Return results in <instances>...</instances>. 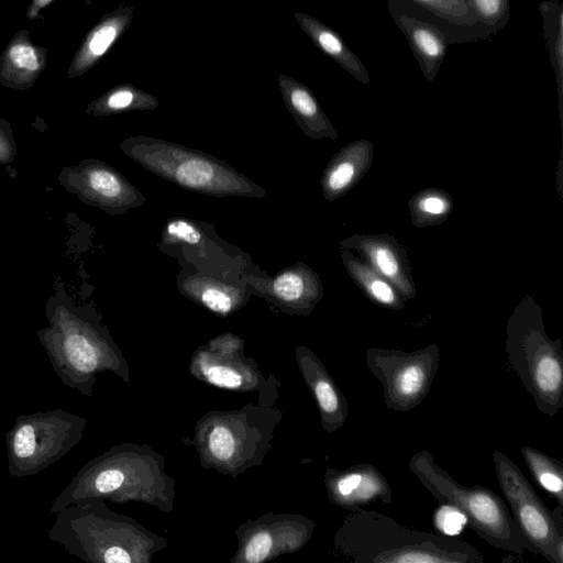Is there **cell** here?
Listing matches in <instances>:
<instances>
[{
	"instance_id": "1",
	"label": "cell",
	"mask_w": 563,
	"mask_h": 563,
	"mask_svg": "<svg viewBox=\"0 0 563 563\" xmlns=\"http://www.w3.org/2000/svg\"><path fill=\"white\" fill-rule=\"evenodd\" d=\"M45 317L48 325L37 330L36 336L65 386L90 397L102 372L130 383L128 362L92 303L75 302L63 284H55Z\"/></svg>"
},
{
	"instance_id": "2",
	"label": "cell",
	"mask_w": 563,
	"mask_h": 563,
	"mask_svg": "<svg viewBox=\"0 0 563 563\" xmlns=\"http://www.w3.org/2000/svg\"><path fill=\"white\" fill-rule=\"evenodd\" d=\"M164 456L147 445L121 443L92 457L73 476L49 507L55 515L87 497L113 503L141 501L170 511L174 481L164 467Z\"/></svg>"
},
{
	"instance_id": "3",
	"label": "cell",
	"mask_w": 563,
	"mask_h": 563,
	"mask_svg": "<svg viewBox=\"0 0 563 563\" xmlns=\"http://www.w3.org/2000/svg\"><path fill=\"white\" fill-rule=\"evenodd\" d=\"M334 550L356 563H484L470 543L401 526L375 510H352L334 536Z\"/></svg>"
},
{
	"instance_id": "4",
	"label": "cell",
	"mask_w": 563,
	"mask_h": 563,
	"mask_svg": "<svg viewBox=\"0 0 563 563\" xmlns=\"http://www.w3.org/2000/svg\"><path fill=\"white\" fill-rule=\"evenodd\" d=\"M47 539L87 563H150L167 545L165 538L112 511L99 497L76 500L56 512Z\"/></svg>"
},
{
	"instance_id": "5",
	"label": "cell",
	"mask_w": 563,
	"mask_h": 563,
	"mask_svg": "<svg viewBox=\"0 0 563 563\" xmlns=\"http://www.w3.org/2000/svg\"><path fill=\"white\" fill-rule=\"evenodd\" d=\"M282 417L272 406L252 404L210 411L197 421L194 437L185 443L196 448L202 468L236 477L262 464Z\"/></svg>"
},
{
	"instance_id": "6",
	"label": "cell",
	"mask_w": 563,
	"mask_h": 563,
	"mask_svg": "<svg viewBox=\"0 0 563 563\" xmlns=\"http://www.w3.org/2000/svg\"><path fill=\"white\" fill-rule=\"evenodd\" d=\"M505 352L537 408L554 417L563 407V350L561 339L545 332L540 306L527 296L506 327Z\"/></svg>"
},
{
	"instance_id": "7",
	"label": "cell",
	"mask_w": 563,
	"mask_h": 563,
	"mask_svg": "<svg viewBox=\"0 0 563 563\" xmlns=\"http://www.w3.org/2000/svg\"><path fill=\"white\" fill-rule=\"evenodd\" d=\"M408 465L435 499L461 510L468 527L490 547L523 554L527 544L507 505L497 494L482 485H462L426 450L416 452Z\"/></svg>"
},
{
	"instance_id": "8",
	"label": "cell",
	"mask_w": 563,
	"mask_h": 563,
	"mask_svg": "<svg viewBox=\"0 0 563 563\" xmlns=\"http://www.w3.org/2000/svg\"><path fill=\"white\" fill-rule=\"evenodd\" d=\"M121 150L151 173L185 189L213 197H262L263 188L228 164L183 145L152 139H130Z\"/></svg>"
},
{
	"instance_id": "9",
	"label": "cell",
	"mask_w": 563,
	"mask_h": 563,
	"mask_svg": "<svg viewBox=\"0 0 563 563\" xmlns=\"http://www.w3.org/2000/svg\"><path fill=\"white\" fill-rule=\"evenodd\" d=\"M86 426V418L60 408L15 417L5 433L9 474L26 477L48 468L81 441Z\"/></svg>"
},
{
	"instance_id": "10",
	"label": "cell",
	"mask_w": 563,
	"mask_h": 563,
	"mask_svg": "<svg viewBox=\"0 0 563 563\" xmlns=\"http://www.w3.org/2000/svg\"><path fill=\"white\" fill-rule=\"evenodd\" d=\"M496 476L527 550L550 563H563V525L528 482L522 471L499 450L493 452Z\"/></svg>"
},
{
	"instance_id": "11",
	"label": "cell",
	"mask_w": 563,
	"mask_h": 563,
	"mask_svg": "<svg viewBox=\"0 0 563 563\" xmlns=\"http://www.w3.org/2000/svg\"><path fill=\"white\" fill-rule=\"evenodd\" d=\"M369 372L380 382L387 408L406 412L420 405L431 390L440 365V349L429 344L412 352L371 347Z\"/></svg>"
},
{
	"instance_id": "12",
	"label": "cell",
	"mask_w": 563,
	"mask_h": 563,
	"mask_svg": "<svg viewBox=\"0 0 563 563\" xmlns=\"http://www.w3.org/2000/svg\"><path fill=\"white\" fill-rule=\"evenodd\" d=\"M189 372L198 380L218 388L239 391H261V405L273 406L277 399L275 376L265 379L258 364L244 355V342L223 333L199 346L191 355Z\"/></svg>"
},
{
	"instance_id": "13",
	"label": "cell",
	"mask_w": 563,
	"mask_h": 563,
	"mask_svg": "<svg viewBox=\"0 0 563 563\" xmlns=\"http://www.w3.org/2000/svg\"><path fill=\"white\" fill-rule=\"evenodd\" d=\"M314 521L301 515L265 514L241 525L232 563H263L299 551L310 540Z\"/></svg>"
},
{
	"instance_id": "14",
	"label": "cell",
	"mask_w": 563,
	"mask_h": 563,
	"mask_svg": "<svg viewBox=\"0 0 563 563\" xmlns=\"http://www.w3.org/2000/svg\"><path fill=\"white\" fill-rule=\"evenodd\" d=\"M58 183L80 201L112 214H123L144 201L142 194L107 163L86 158L60 169Z\"/></svg>"
},
{
	"instance_id": "15",
	"label": "cell",
	"mask_w": 563,
	"mask_h": 563,
	"mask_svg": "<svg viewBox=\"0 0 563 563\" xmlns=\"http://www.w3.org/2000/svg\"><path fill=\"white\" fill-rule=\"evenodd\" d=\"M340 246L356 251L361 258L386 278L406 300L416 297V284L407 251L393 235L356 233L341 240Z\"/></svg>"
},
{
	"instance_id": "16",
	"label": "cell",
	"mask_w": 563,
	"mask_h": 563,
	"mask_svg": "<svg viewBox=\"0 0 563 563\" xmlns=\"http://www.w3.org/2000/svg\"><path fill=\"white\" fill-rule=\"evenodd\" d=\"M324 484L331 503L351 511L375 501H391L389 483L368 463L354 464L343 470L329 467L324 473Z\"/></svg>"
},
{
	"instance_id": "17",
	"label": "cell",
	"mask_w": 563,
	"mask_h": 563,
	"mask_svg": "<svg viewBox=\"0 0 563 563\" xmlns=\"http://www.w3.org/2000/svg\"><path fill=\"white\" fill-rule=\"evenodd\" d=\"M295 360L316 400L322 429L329 433L336 431L344 426L349 413L345 395L321 360L310 349L298 346Z\"/></svg>"
},
{
	"instance_id": "18",
	"label": "cell",
	"mask_w": 563,
	"mask_h": 563,
	"mask_svg": "<svg viewBox=\"0 0 563 563\" xmlns=\"http://www.w3.org/2000/svg\"><path fill=\"white\" fill-rule=\"evenodd\" d=\"M388 12L408 41L427 81H433L450 44L446 35L433 23L416 16L387 1Z\"/></svg>"
},
{
	"instance_id": "19",
	"label": "cell",
	"mask_w": 563,
	"mask_h": 563,
	"mask_svg": "<svg viewBox=\"0 0 563 563\" xmlns=\"http://www.w3.org/2000/svg\"><path fill=\"white\" fill-rule=\"evenodd\" d=\"M402 10L435 24L450 44L478 41L467 0H388Z\"/></svg>"
},
{
	"instance_id": "20",
	"label": "cell",
	"mask_w": 563,
	"mask_h": 563,
	"mask_svg": "<svg viewBox=\"0 0 563 563\" xmlns=\"http://www.w3.org/2000/svg\"><path fill=\"white\" fill-rule=\"evenodd\" d=\"M372 162V142L357 140L346 144L333 156L322 174L323 197L332 201L349 192L368 172Z\"/></svg>"
},
{
	"instance_id": "21",
	"label": "cell",
	"mask_w": 563,
	"mask_h": 563,
	"mask_svg": "<svg viewBox=\"0 0 563 563\" xmlns=\"http://www.w3.org/2000/svg\"><path fill=\"white\" fill-rule=\"evenodd\" d=\"M271 298L295 313L309 314L323 297L319 276L299 264L275 276L267 286Z\"/></svg>"
},
{
	"instance_id": "22",
	"label": "cell",
	"mask_w": 563,
	"mask_h": 563,
	"mask_svg": "<svg viewBox=\"0 0 563 563\" xmlns=\"http://www.w3.org/2000/svg\"><path fill=\"white\" fill-rule=\"evenodd\" d=\"M341 251L343 265L351 279L373 303L390 310L405 308L406 299L386 278L350 250Z\"/></svg>"
},
{
	"instance_id": "23",
	"label": "cell",
	"mask_w": 563,
	"mask_h": 563,
	"mask_svg": "<svg viewBox=\"0 0 563 563\" xmlns=\"http://www.w3.org/2000/svg\"><path fill=\"white\" fill-rule=\"evenodd\" d=\"M543 21V37L550 64L554 71L559 112L562 120L563 104V3L559 0H543L538 5Z\"/></svg>"
},
{
	"instance_id": "24",
	"label": "cell",
	"mask_w": 563,
	"mask_h": 563,
	"mask_svg": "<svg viewBox=\"0 0 563 563\" xmlns=\"http://www.w3.org/2000/svg\"><path fill=\"white\" fill-rule=\"evenodd\" d=\"M408 207L415 227H435L450 217L453 210V199L442 189L426 188L410 198Z\"/></svg>"
},
{
	"instance_id": "25",
	"label": "cell",
	"mask_w": 563,
	"mask_h": 563,
	"mask_svg": "<svg viewBox=\"0 0 563 563\" xmlns=\"http://www.w3.org/2000/svg\"><path fill=\"white\" fill-rule=\"evenodd\" d=\"M188 283L187 296L214 313L227 316L243 305L241 292L232 286L208 278H194Z\"/></svg>"
},
{
	"instance_id": "26",
	"label": "cell",
	"mask_w": 563,
	"mask_h": 563,
	"mask_svg": "<svg viewBox=\"0 0 563 563\" xmlns=\"http://www.w3.org/2000/svg\"><path fill=\"white\" fill-rule=\"evenodd\" d=\"M527 467L534 481L563 508V463L530 445L520 449Z\"/></svg>"
},
{
	"instance_id": "27",
	"label": "cell",
	"mask_w": 563,
	"mask_h": 563,
	"mask_svg": "<svg viewBox=\"0 0 563 563\" xmlns=\"http://www.w3.org/2000/svg\"><path fill=\"white\" fill-rule=\"evenodd\" d=\"M290 103L302 119V129L312 139L328 137L338 140V133L320 110L313 97L302 88H296L290 93Z\"/></svg>"
},
{
	"instance_id": "28",
	"label": "cell",
	"mask_w": 563,
	"mask_h": 563,
	"mask_svg": "<svg viewBox=\"0 0 563 563\" xmlns=\"http://www.w3.org/2000/svg\"><path fill=\"white\" fill-rule=\"evenodd\" d=\"M475 18L472 26L478 41L486 40L503 30L510 18V0H467Z\"/></svg>"
},
{
	"instance_id": "29",
	"label": "cell",
	"mask_w": 563,
	"mask_h": 563,
	"mask_svg": "<svg viewBox=\"0 0 563 563\" xmlns=\"http://www.w3.org/2000/svg\"><path fill=\"white\" fill-rule=\"evenodd\" d=\"M319 46L332 56L349 74L362 84H369V73L361 58L331 30L319 27L316 33Z\"/></svg>"
},
{
	"instance_id": "30",
	"label": "cell",
	"mask_w": 563,
	"mask_h": 563,
	"mask_svg": "<svg viewBox=\"0 0 563 563\" xmlns=\"http://www.w3.org/2000/svg\"><path fill=\"white\" fill-rule=\"evenodd\" d=\"M202 240V232L190 221L184 219L172 220L167 223L163 241L165 243H186L196 245Z\"/></svg>"
},
{
	"instance_id": "31",
	"label": "cell",
	"mask_w": 563,
	"mask_h": 563,
	"mask_svg": "<svg viewBox=\"0 0 563 563\" xmlns=\"http://www.w3.org/2000/svg\"><path fill=\"white\" fill-rule=\"evenodd\" d=\"M465 523V515L449 504H443L434 515L437 529L446 536H457Z\"/></svg>"
},
{
	"instance_id": "32",
	"label": "cell",
	"mask_w": 563,
	"mask_h": 563,
	"mask_svg": "<svg viewBox=\"0 0 563 563\" xmlns=\"http://www.w3.org/2000/svg\"><path fill=\"white\" fill-rule=\"evenodd\" d=\"M9 56L13 64L20 68H24L27 70H36L38 68V62L35 51L30 45H13L9 52Z\"/></svg>"
},
{
	"instance_id": "33",
	"label": "cell",
	"mask_w": 563,
	"mask_h": 563,
	"mask_svg": "<svg viewBox=\"0 0 563 563\" xmlns=\"http://www.w3.org/2000/svg\"><path fill=\"white\" fill-rule=\"evenodd\" d=\"M16 145L10 126L0 121V164L5 165L14 161Z\"/></svg>"
},
{
	"instance_id": "34",
	"label": "cell",
	"mask_w": 563,
	"mask_h": 563,
	"mask_svg": "<svg viewBox=\"0 0 563 563\" xmlns=\"http://www.w3.org/2000/svg\"><path fill=\"white\" fill-rule=\"evenodd\" d=\"M117 35V30L112 25H107L101 27L99 31L95 33L92 36L89 48L93 55L103 54L107 48L110 46L112 41Z\"/></svg>"
},
{
	"instance_id": "35",
	"label": "cell",
	"mask_w": 563,
	"mask_h": 563,
	"mask_svg": "<svg viewBox=\"0 0 563 563\" xmlns=\"http://www.w3.org/2000/svg\"><path fill=\"white\" fill-rule=\"evenodd\" d=\"M133 101V93L129 90L113 92L107 100V107L111 110L128 108Z\"/></svg>"
}]
</instances>
